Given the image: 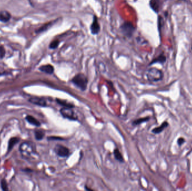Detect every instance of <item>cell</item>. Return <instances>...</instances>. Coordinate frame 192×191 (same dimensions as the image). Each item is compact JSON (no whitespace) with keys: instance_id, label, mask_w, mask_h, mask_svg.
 Listing matches in <instances>:
<instances>
[{"instance_id":"obj_1","label":"cell","mask_w":192,"mask_h":191,"mask_svg":"<svg viewBox=\"0 0 192 191\" xmlns=\"http://www.w3.org/2000/svg\"><path fill=\"white\" fill-rule=\"evenodd\" d=\"M71 81L79 89L85 91L88 86V79L84 74L79 73L73 77Z\"/></svg>"},{"instance_id":"obj_2","label":"cell","mask_w":192,"mask_h":191,"mask_svg":"<svg viewBox=\"0 0 192 191\" xmlns=\"http://www.w3.org/2000/svg\"><path fill=\"white\" fill-rule=\"evenodd\" d=\"M146 76L148 81L151 82H159L162 80L164 74L159 69L152 67L147 71Z\"/></svg>"},{"instance_id":"obj_3","label":"cell","mask_w":192,"mask_h":191,"mask_svg":"<svg viewBox=\"0 0 192 191\" xmlns=\"http://www.w3.org/2000/svg\"><path fill=\"white\" fill-rule=\"evenodd\" d=\"M120 29L122 34L127 38H131L134 33L135 28L130 21H125L120 26Z\"/></svg>"},{"instance_id":"obj_4","label":"cell","mask_w":192,"mask_h":191,"mask_svg":"<svg viewBox=\"0 0 192 191\" xmlns=\"http://www.w3.org/2000/svg\"><path fill=\"white\" fill-rule=\"evenodd\" d=\"M61 115L62 116L66 119H68L71 121H77L78 120V117L75 114V112L73 110V108H68V107H63L60 110Z\"/></svg>"},{"instance_id":"obj_5","label":"cell","mask_w":192,"mask_h":191,"mask_svg":"<svg viewBox=\"0 0 192 191\" xmlns=\"http://www.w3.org/2000/svg\"><path fill=\"white\" fill-rule=\"evenodd\" d=\"M54 151L58 156L61 158L68 157L70 154L69 149L61 145H57L54 149Z\"/></svg>"},{"instance_id":"obj_6","label":"cell","mask_w":192,"mask_h":191,"mask_svg":"<svg viewBox=\"0 0 192 191\" xmlns=\"http://www.w3.org/2000/svg\"><path fill=\"white\" fill-rule=\"evenodd\" d=\"M90 33L93 35H97L100 33L101 30V27L98 22V18L96 15H93L92 23L90 26Z\"/></svg>"},{"instance_id":"obj_7","label":"cell","mask_w":192,"mask_h":191,"mask_svg":"<svg viewBox=\"0 0 192 191\" xmlns=\"http://www.w3.org/2000/svg\"><path fill=\"white\" fill-rule=\"evenodd\" d=\"M20 151L24 156H29L32 153L33 149L31 144L28 142H24L20 145Z\"/></svg>"},{"instance_id":"obj_8","label":"cell","mask_w":192,"mask_h":191,"mask_svg":"<svg viewBox=\"0 0 192 191\" xmlns=\"http://www.w3.org/2000/svg\"><path fill=\"white\" fill-rule=\"evenodd\" d=\"M29 102L33 104L39 105L40 107H46L47 102L43 98L32 97L29 99Z\"/></svg>"},{"instance_id":"obj_9","label":"cell","mask_w":192,"mask_h":191,"mask_svg":"<svg viewBox=\"0 0 192 191\" xmlns=\"http://www.w3.org/2000/svg\"><path fill=\"white\" fill-rule=\"evenodd\" d=\"M39 70L41 72H43L44 73H46L47 74H49V75L52 74L54 72V70H55L53 66L50 64L41 66L39 68Z\"/></svg>"},{"instance_id":"obj_10","label":"cell","mask_w":192,"mask_h":191,"mask_svg":"<svg viewBox=\"0 0 192 191\" xmlns=\"http://www.w3.org/2000/svg\"><path fill=\"white\" fill-rule=\"evenodd\" d=\"M169 124L167 121L164 122L160 126L154 128L152 130V132L154 134H160L169 126Z\"/></svg>"},{"instance_id":"obj_11","label":"cell","mask_w":192,"mask_h":191,"mask_svg":"<svg viewBox=\"0 0 192 191\" xmlns=\"http://www.w3.org/2000/svg\"><path fill=\"white\" fill-rule=\"evenodd\" d=\"M26 121H27L28 123H29L31 125H33L34 126L40 127L41 125V122L32 115H28L26 117Z\"/></svg>"},{"instance_id":"obj_12","label":"cell","mask_w":192,"mask_h":191,"mask_svg":"<svg viewBox=\"0 0 192 191\" xmlns=\"http://www.w3.org/2000/svg\"><path fill=\"white\" fill-rule=\"evenodd\" d=\"M20 139L18 137H12L9 141L8 143V149L7 153H10L15 145H16L19 142Z\"/></svg>"},{"instance_id":"obj_13","label":"cell","mask_w":192,"mask_h":191,"mask_svg":"<svg viewBox=\"0 0 192 191\" xmlns=\"http://www.w3.org/2000/svg\"><path fill=\"white\" fill-rule=\"evenodd\" d=\"M56 102H57L59 105L63 106V107H68V108H73L75 107L74 105L72 103H69L66 100L60 99H58V98L56 99Z\"/></svg>"},{"instance_id":"obj_14","label":"cell","mask_w":192,"mask_h":191,"mask_svg":"<svg viewBox=\"0 0 192 191\" xmlns=\"http://www.w3.org/2000/svg\"><path fill=\"white\" fill-rule=\"evenodd\" d=\"M10 13L6 11H3L0 12V21L6 23L10 19Z\"/></svg>"},{"instance_id":"obj_15","label":"cell","mask_w":192,"mask_h":191,"mask_svg":"<svg viewBox=\"0 0 192 191\" xmlns=\"http://www.w3.org/2000/svg\"><path fill=\"white\" fill-rule=\"evenodd\" d=\"M166 60V57L163 55V54H161L159 57L156 58L155 59H154V60L150 63L149 65H152L153 64H156V63H160V64H164Z\"/></svg>"},{"instance_id":"obj_16","label":"cell","mask_w":192,"mask_h":191,"mask_svg":"<svg viewBox=\"0 0 192 191\" xmlns=\"http://www.w3.org/2000/svg\"><path fill=\"white\" fill-rule=\"evenodd\" d=\"M114 156L116 160L119 161L120 163H123L124 161V158L122 155V153H120V150L118 149H115L114 151Z\"/></svg>"},{"instance_id":"obj_17","label":"cell","mask_w":192,"mask_h":191,"mask_svg":"<svg viewBox=\"0 0 192 191\" xmlns=\"http://www.w3.org/2000/svg\"><path fill=\"white\" fill-rule=\"evenodd\" d=\"M149 120H150L149 117H143V118H138V119L133 121L132 123H133V125H134V126H138L143 123L147 122L148 121H149Z\"/></svg>"},{"instance_id":"obj_18","label":"cell","mask_w":192,"mask_h":191,"mask_svg":"<svg viewBox=\"0 0 192 191\" xmlns=\"http://www.w3.org/2000/svg\"><path fill=\"white\" fill-rule=\"evenodd\" d=\"M34 135L35 138L37 140H42L45 137V132L40 129H37L34 131Z\"/></svg>"},{"instance_id":"obj_19","label":"cell","mask_w":192,"mask_h":191,"mask_svg":"<svg viewBox=\"0 0 192 191\" xmlns=\"http://www.w3.org/2000/svg\"><path fill=\"white\" fill-rule=\"evenodd\" d=\"M54 23L53 22H50V23H48L47 24H46L44 25L41 26L39 29H38L37 31H36V33H41V32H44V31H46V30H47L49 28H50L51 26H52V25Z\"/></svg>"},{"instance_id":"obj_20","label":"cell","mask_w":192,"mask_h":191,"mask_svg":"<svg viewBox=\"0 0 192 191\" xmlns=\"http://www.w3.org/2000/svg\"><path fill=\"white\" fill-rule=\"evenodd\" d=\"M60 41L58 40H54L50 43L49 45V48L51 50H55L58 48L60 45Z\"/></svg>"},{"instance_id":"obj_21","label":"cell","mask_w":192,"mask_h":191,"mask_svg":"<svg viewBox=\"0 0 192 191\" xmlns=\"http://www.w3.org/2000/svg\"><path fill=\"white\" fill-rule=\"evenodd\" d=\"M1 187L3 191H8V187H7V183L6 180L5 179H3L1 181Z\"/></svg>"},{"instance_id":"obj_22","label":"cell","mask_w":192,"mask_h":191,"mask_svg":"<svg viewBox=\"0 0 192 191\" xmlns=\"http://www.w3.org/2000/svg\"><path fill=\"white\" fill-rule=\"evenodd\" d=\"M48 141L64 140V138L58 136H48L47 137Z\"/></svg>"},{"instance_id":"obj_23","label":"cell","mask_w":192,"mask_h":191,"mask_svg":"<svg viewBox=\"0 0 192 191\" xmlns=\"http://www.w3.org/2000/svg\"><path fill=\"white\" fill-rule=\"evenodd\" d=\"M5 55V50L4 48L2 46H0V59L4 57Z\"/></svg>"},{"instance_id":"obj_24","label":"cell","mask_w":192,"mask_h":191,"mask_svg":"<svg viewBox=\"0 0 192 191\" xmlns=\"http://www.w3.org/2000/svg\"><path fill=\"white\" fill-rule=\"evenodd\" d=\"M185 141L186 140L183 137H180L177 140V144L179 145V146L180 147L185 142Z\"/></svg>"},{"instance_id":"obj_25","label":"cell","mask_w":192,"mask_h":191,"mask_svg":"<svg viewBox=\"0 0 192 191\" xmlns=\"http://www.w3.org/2000/svg\"><path fill=\"white\" fill-rule=\"evenodd\" d=\"M85 189L86 190H90V191H92V190H91V189L88 188V187H87V186H85Z\"/></svg>"},{"instance_id":"obj_26","label":"cell","mask_w":192,"mask_h":191,"mask_svg":"<svg viewBox=\"0 0 192 191\" xmlns=\"http://www.w3.org/2000/svg\"><path fill=\"white\" fill-rule=\"evenodd\" d=\"M0 163H1V159H0Z\"/></svg>"}]
</instances>
